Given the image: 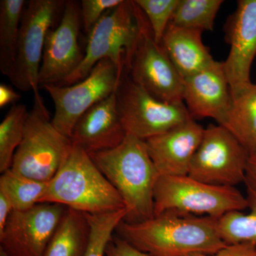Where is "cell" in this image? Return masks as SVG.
I'll return each mask as SVG.
<instances>
[{
    "instance_id": "6da1fadb",
    "label": "cell",
    "mask_w": 256,
    "mask_h": 256,
    "mask_svg": "<svg viewBox=\"0 0 256 256\" xmlns=\"http://www.w3.org/2000/svg\"><path fill=\"white\" fill-rule=\"evenodd\" d=\"M120 238L152 256L215 254L227 246L220 238L218 218L166 210L137 224L122 220Z\"/></svg>"
},
{
    "instance_id": "7a4b0ae2",
    "label": "cell",
    "mask_w": 256,
    "mask_h": 256,
    "mask_svg": "<svg viewBox=\"0 0 256 256\" xmlns=\"http://www.w3.org/2000/svg\"><path fill=\"white\" fill-rule=\"evenodd\" d=\"M88 154L122 197L124 222L137 224L154 217V190L160 174L146 141L127 134L114 149Z\"/></svg>"
},
{
    "instance_id": "3957f363",
    "label": "cell",
    "mask_w": 256,
    "mask_h": 256,
    "mask_svg": "<svg viewBox=\"0 0 256 256\" xmlns=\"http://www.w3.org/2000/svg\"><path fill=\"white\" fill-rule=\"evenodd\" d=\"M43 202L60 204L90 214L126 208L122 197L88 153L74 144L56 174L48 182Z\"/></svg>"
},
{
    "instance_id": "277c9868",
    "label": "cell",
    "mask_w": 256,
    "mask_h": 256,
    "mask_svg": "<svg viewBox=\"0 0 256 256\" xmlns=\"http://www.w3.org/2000/svg\"><path fill=\"white\" fill-rule=\"evenodd\" d=\"M28 111L21 144L15 152L11 169L16 174L48 182L56 174L72 150V140L52 124V118L40 92Z\"/></svg>"
},
{
    "instance_id": "5b68a950",
    "label": "cell",
    "mask_w": 256,
    "mask_h": 256,
    "mask_svg": "<svg viewBox=\"0 0 256 256\" xmlns=\"http://www.w3.org/2000/svg\"><path fill=\"white\" fill-rule=\"evenodd\" d=\"M248 208L235 186H216L188 176H160L154 190V216L166 210L220 218Z\"/></svg>"
},
{
    "instance_id": "8992f818",
    "label": "cell",
    "mask_w": 256,
    "mask_h": 256,
    "mask_svg": "<svg viewBox=\"0 0 256 256\" xmlns=\"http://www.w3.org/2000/svg\"><path fill=\"white\" fill-rule=\"evenodd\" d=\"M139 33L133 1L122 2L108 10L88 35L82 63L60 86H68L86 78L101 60H110L121 73L132 53Z\"/></svg>"
},
{
    "instance_id": "52a82bcc",
    "label": "cell",
    "mask_w": 256,
    "mask_h": 256,
    "mask_svg": "<svg viewBox=\"0 0 256 256\" xmlns=\"http://www.w3.org/2000/svg\"><path fill=\"white\" fill-rule=\"evenodd\" d=\"M134 4L139 33L132 53L124 62V70L158 100L182 104L184 78L162 46L154 40L146 14L134 2Z\"/></svg>"
},
{
    "instance_id": "ba28073f",
    "label": "cell",
    "mask_w": 256,
    "mask_h": 256,
    "mask_svg": "<svg viewBox=\"0 0 256 256\" xmlns=\"http://www.w3.org/2000/svg\"><path fill=\"white\" fill-rule=\"evenodd\" d=\"M121 122L127 134L146 140L193 119L184 104L153 97L122 72L116 90Z\"/></svg>"
},
{
    "instance_id": "9c48e42d",
    "label": "cell",
    "mask_w": 256,
    "mask_h": 256,
    "mask_svg": "<svg viewBox=\"0 0 256 256\" xmlns=\"http://www.w3.org/2000/svg\"><path fill=\"white\" fill-rule=\"evenodd\" d=\"M250 154L228 130L220 124L204 128L188 176L210 184L235 186L244 183Z\"/></svg>"
},
{
    "instance_id": "30bf717a",
    "label": "cell",
    "mask_w": 256,
    "mask_h": 256,
    "mask_svg": "<svg viewBox=\"0 0 256 256\" xmlns=\"http://www.w3.org/2000/svg\"><path fill=\"white\" fill-rule=\"evenodd\" d=\"M122 74L110 60H104L86 78L74 85L42 86L54 104L52 124L56 129L70 139L74 126L82 114L116 92Z\"/></svg>"
},
{
    "instance_id": "8fae6325",
    "label": "cell",
    "mask_w": 256,
    "mask_h": 256,
    "mask_svg": "<svg viewBox=\"0 0 256 256\" xmlns=\"http://www.w3.org/2000/svg\"><path fill=\"white\" fill-rule=\"evenodd\" d=\"M64 0H32L24 9L16 68L11 82L22 92H38V74L47 33L63 14Z\"/></svg>"
},
{
    "instance_id": "7c38bea8",
    "label": "cell",
    "mask_w": 256,
    "mask_h": 256,
    "mask_svg": "<svg viewBox=\"0 0 256 256\" xmlns=\"http://www.w3.org/2000/svg\"><path fill=\"white\" fill-rule=\"evenodd\" d=\"M67 207L43 202L28 210H14L0 234V248L10 256H44Z\"/></svg>"
},
{
    "instance_id": "4fadbf2b",
    "label": "cell",
    "mask_w": 256,
    "mask_h": 256,
    "mask_svg": "<svg viewBox=\"0 0 256 256\" xmlns=\"http://www.w3.org/2000/svg\"><path fill=\"white\" fill-rule=\"evenodd\" d=\"M82 24L80 3L66 2L60 23L46 34L38 74L40 86L60 85L82 63L84 54L78 42Z\"/></svg>"
},
{
    "instance_id": "5bb4252c",
    "label": "cell",
    "mask_w": 256,
    "mask_h": 256,
    "mask_svg": "<svg viewBox=\"0 0 256 256\" xmlns=\"http://www.w3.org/2000/svg\"><path fill=\"white\" fill-rule=\"evenodd\" d=\"M230 50L223 62L232 98L248 86L256 56V0H240L232 16L228 33Z\"/></svg>"
},
{
    "instance_id": "9a60e30c",
    "label": "cell",
    "mask_w": 256,
    "mask_h": 256,
    "mask_svg": "<svg viewBox=\"0 0 256 256\" xmlns=\"http://www.w3.org/2000/svg\"><path fill=\"white\" fill-rule=\"evenodd\" d=\"M183 100L192 118H208L223 126L233 102L223 62L184 79Z\"/></svg>"
},
{
    "instance_id": "2e32d148",
    "label": "cell",
    "mask_w": 256,
    "mask_h": 256,
    "mask_svg": "<svg viewBox=\"0 0 256 256\" xmlns=\"http://www.w3.org/2000/svg\"><path fill=\"white\" fill-rule=\"evenodd\" d=\"M204 132V128L192 119L146 140L148 152L160 176H188Z\"/></svg>"
},
{
    "instance_id": "e0dca14e",
    "label": "cell",
    "mask_w": 256,
    "mask_h": 256,
    "mask_svg": "<svg viewBox=\"0 0 256 256\" xmlns=\"http://www.w3.org/2000/svg\"><path fill=\"white\" fill-rule=\"evenodd\" d=\"M126 136L114 92L82 114L74 126L70 140L74 146L92 154L114 149Z\"/></svg>"
},
{
    "instance_id": "ac0fdd59",
    "label": "cell",
    "mask_w": 256,
    "mask_h": 256,
    "mask_svg": "<svg viewBox=\"0 0 256 256\" xmlns=\"http://www.w3.org/2000/svg\"><path fill=\"white\" fill-rule=\"evenodd\" d=\"M200 30L178 28L170 23L160 44L184 79L214 63L210 50L202 41Z\"/></svg>"
},
{
    "instance_id": "d6986e66",
    "label": "cell",
    "mask_w": 256,
    "mask_h": 256,
    "mask_svg": "<svg viewBox=\"0 0 256 256\" xmlns=\"http://www.w3.org/2000/svg\"><path fill=\"white\" fill-rule=\"evenodd\" d=\"M90 235L86 214L67 208L44 256H85Z\"/></svg>"
},
{
    "instance_id": "ffe728a7",
    "label": "cell",
    "mask_w": 256,
    "mask_h": 256,
    "mask_svg": "<svg viewBox=\"0 0 256 256\" xmlns=\"http://www.w3.org/2000/svg\"><path fill=\"white\" fill-rule=\"evenodd\" d=\"M24 0L0 1V70L11 80L18 58L20 23Z\"/></svg>"
},
{
    "instance_id": "44dd1931",
    "label": "cell",
    "mask_w": 256,
    "mask_h": 256,
    "mask_svg": "<svg viewBox=\"0 0 256 256\" xmlns=\"http://www.w3.org/2000/svg\"><path fill=\"white\" fill-rule=\"evenodd\" d=\"M244 184L248 213L226 214L218 218V230L220 238L227 246L250 244L256 249V183L247 176Z\"/></svg>"
},
{
    "instance_id": "7402d4cb",
    "label": "cell",
    "mask_w": 256,
    "mask_h": 256,
    "mask_svg": "<svg viewBox=\"0 0 256 256\" xmlns=\"http://www.w3.org/2000/svg\"><path fill=\"white\" fill-rule=\"evenodd\" d=\"M224 127L247 150L256 152V84H250L234 99Z\"/></svg>"
},
{
    "instance_id": "603a6c76",
    "label": "cell",
    "mask_w": 256,
    "mask_h": 256,
    "mask_svg": "<svg viewBox=\"0 0 256 256\" xmlns=\"http://www.w3.org/2000/svg\"><path fill=\"white\" fill-rule=\"evenodd\" d=\"M47 186L48 182L26 178L11 169L0 176V190L8 195L16 210H28L42 203Z\"/></svg>"
},
{
    "instance_id": "cb8c5ba5",
    "label": "cell",
    "mask_w": 256,
    "mask_h": 256,
    "mask_svg": "<svg viewBox=\"0 0 256 256\" xmlns=\"http://www.w3.org/2000/svg\"><path fill=\"white\" fill-rule=\"evenodd\" d=\"M222 0H180L172 18L178 28L212 31Z\"/></svg>"
},
{
    "instance_id": "d4e9b609",
    "label": "cell",
    "mask_w": 256,
    "mask_h": 256,
    "mask_svg": "<svg viewBox=\"0 0 256 256\" xmlns=\"http://www.w3.org/2000/svg\"><path fill=\"white\" fill-rule=\"evenodd\" d=\"M28 111L24 104H14L0 124V172L10 170L21 144Z\"/></svg>"
},
{
    "instance_id": "484cf974",
    "label": "cell",
    "mask_w": 256,
    "mask_h": 256,
    "mask_svg": "<svg viewBox=\"0 0 256 256\" xmlns=\"http://www.w3.org/2000/svg\"><path fill=\"white\" fill-rule=\"evenodd\" d=\"M86 215L90 224V235L85 256H105L108 242L118 224L126 217V208L110 213Z\"/></svg>"
},
{
    "instance_id": "4316f807",
    "label": "cell",
    "mask_w": 256,
    "mask_h": 256,
    "mask_svg": "<svg viewBox=\"0 0 256 256\" xmlns=\"http://www.w3.org/2000/svg\"><path fill=\"white\" fill-rule=\"evenodd\" d=\"M134 2L146 14L154 40L158 44L161 43L180 0H136Z\"/></svg>"
},
{
    "instance_id": "83f0119b",
    "label": "cell",
    "mask_w": 256,
    "mask_h": 256,
    "mask_svg": "<svg viewBox=\"0 0 256 256\" xmlns=\"http://www.w3.org/2000/svg\"><path fill=\"white\" fill-rule=\"evenodd\" d=\"M124 0H82L80 2L82 24L88 35L96 23L108 10L119 6Z\"/></svg>"
},
{
    "instance_id": "f1b7e54d",
    "label": "cell",
    "mask_w": 256,
    "mask_h": 256,
    "mask_svg": "<svg viewBox=\"0 0 256 256\" xmlns=\"http://www.w3.org/2000/svg\"><path fill=\"white\" fill-rule=\"evenodd\" d=\"M105 256H152L133 246L118 236H112L106 246Z\"/></svg>"
},
{
    "instance_id": "f546056e",
    "label": "cell",
    "mask_w": 256,
    "mask_h": 256,
    "mask_svg": "<svg viewBox=\"0 0 256 256\" xmlns=\"http://www.w3.org/2000/svg\"><path fill=\"white\" fill-rule=\"evenodd\" d=\"M184 256H256V249L250 244L227 246L215 254H192Z\"/></svg>"
},
{
    "instance_id": "4dcf8cb0",
    "label": "cell",
    "mask_w": 256,
    "mask_h": 256,
    "mask_svg": "<svg viewBox=\"0 0 256 256\" xmlns=\"http://www.w3.org/2000/svg\"><path fill=\"white\" fill-rule=\"evenodd\" d=\"M13 210L14 207L9 197L0 190V234L4 230L5 225Z\"/></svg>"
},
{
    "instance_id": "1f68e13d",
    "label": "cell",
    "mask_w": 256,
    "mask_h": 256,
    "mask_svg": "<svg viewBox=\"0 0 256 256\" xmlns=\"http://www.w3.org/2000/svg\"><path fill=\"white\" fill-rule=\"evenodd\" d=\"M22 96L15 92L12 88L4 84H0V108H2L4 106L10 104H16L20 100Z\"/></svg>"
},
{
    "instance_id": "d6a6232c",
    "label": "cell",
    "mask_w": 256,
    "mask_h": 256,
    "mask_svg": "<svg viewBox=\"0 0 256 256\" xmlns=\"http://www.w3.org/2000/svg\"><path fill=\"white\" fill-rule=\"evenodd\" d=\"M247 176L256 183V152L250 154L247 166Z\"/></svg>"
},
{
    "instance_id": "836d02e7",
    "label": "cell",
    "mask_w": 256,
    "mask_h": 256,
    "mask_svg": "<svg viewBox=\"0 0 256 256\" xmlns=\"http://www.w3.org/2000/svg\"><path fill=\"white\" fill-rule=\"evenodd\" d=\"M0 256H10L6 252L0 248Z\"/></svg>"
}]
</instances>
